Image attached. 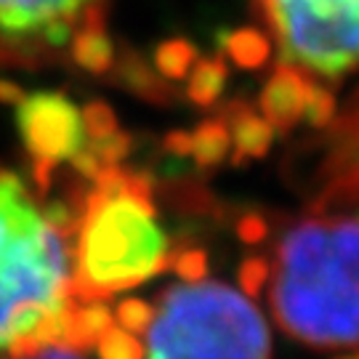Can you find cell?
<instances>
[{
	"label": "cell",
	"mask_w": 359,
	"mask_h": 359,
	"mask_svg": "<svg viewBox=\"0 0 359 359\" xmlns=\"http://www.w3.org/2000/svg\"><path fill=\"white\" fill-rule=\"evenodd\" d=\"M72 226L65 203L40 205L25 181L0 168V359L67 348L77 306Z\"/></svg>",
	"instance_id": "6da1fadb"
},
{
	"label": "cell",
	"mask_w": 359,
	"mask_h": 359,
	"mask_svg": "<svg viewBox=\"0 0 359 359\" xmlns=\"http://www.w3.org/2000/svg\"><path fill=\"white\" fill-rule=\"evenodd\" d=\"M283 65L335 83L359 69V0H250Z\"/></svg>",
	"instance_id": "5b68a950"
},
{
	"label": "cell",
	"mask_w": 359,
	"mask_h": 359,
	"mask_svg": "<svg viewBox=\"0 0 359 359\" xmlns=\"http://www.w3.org/2000/svg\"><path fill=\"white\" fill-rule=\"evenodd\" d=\"M154 62L163 77H184L194 65V48L187 40H168L157 48Z\"/></svg>",
	"instance_id": "2e32d148"
},
{
	"label": "cell",
	"mask_w": 359,
	"mask_h": 359,
	"mask_svg": "<svg viewBox=\"0 0 359 359\" xmlns=\"http://www.w3.org/2000/svg\"><path fill=\"white\" fill-rule=\"evenodd\" d=\"M264 287L293 341L317 351L359 346V208L314 203L277 240Z\"/></svg>",
	"instance_id": "7a4b0ae2"
},
{
	"label": "cell",
	"mask_w": 359,
	"mask_h": 359,
	"mask_svg": "<svg viewBox=\"0 0 359 359\" xmlns=\"http://www.w3.org/2000/svg\"><path fill=\"white\" fill-rule=\"evenodd\" d=\"M83 112V126H86V136L88 139H99V136H107L117 128L115 112L102 102H90Z\"/></svg>",
	"instance_id": "ac0fdd59"
},
{
	"label": "cell",
	"mask_w": 359,
	"mask_h": 359,
	"mask_svg": "<svg viewBox=\"0 0 359 359\" xmlns=\"http://www.w3.org/2000/svg\"><path fill=\"white\" fill-rule=\"evenodd\" d=\"M67 48L72 53V62L90 75H102L115 62V48H112V40L107 35L104 25L86 27V29L75 32V38L69 40Z\"/></svg>",
	"instance_id": "30bf717a"
},
{
	"label": "cell",
	"mask_w": 359,
	"mask_h": 359,
	"mask_svg": "<svg viewBox=\"0 0 359 359\" xmlns=\"http://www.w3.org/2000/svg\"><path fill=\"white\" fill-rule=\"evenodd\" d=\"M226 51H229V56L237 65L250 69V67H261L269 59L271 43H269V38H266L264 32H258V29H240V32H234L229 38Z\"/></svg>",
	"instance_id": "4fadbf2b"
},
{
	"label": "cell",
	"mask_w": 359,
	"mask_h": 359,
	"mask_svg": "<svg viewBox=\"0 0 359 359\" xmlns=\"http://www.w3.org/2000/svg\"><path fill=\"white\" fill-rule=\"evenodd\" d=\"M75 210L72 290L77 304L107 301L170 266V243L142 173L104 168Z\"/></svg>",
	"instance_id": "3957f363"
},
{
	"label": "cell",
	"mask_w": 359,
	"mask_h": 359,
	"mask_svg": "<svg viewBox=\"0 0 359 359\" xmlns=\"http://www.w3.org/2000/svg\"><path fill=\"white\" fill-rule=\"evenodd\" d=\"M226 128L231 136V147H234V157L237 160H250V157H261L266 154L271 144V126L253 109H248L245 104H231L229 117H224Z\"/></svg>",
	"instance_id": "9c48e42d"
},
{
	"label": "cell",
	"mask_w": 359,
	"mask_h": 359,
	"mask_svg": "<svg viewBox=\"0 0 359 359\" xmlns=\"http://www.w3.org/2000/svg\"><path fill=\"white\" fill-rule=\"evenodd\" d=\"M22 96H25V93H22V88H19L16 83H11V80H3V77H0V102L16 104Z\"/></svg>",
	"instance_id": "7402d4cb"
},
{
	"label": "cell",
	"mask_w": 359,
	"mask_h": 359,
	"mask_svg": "<svg viewBox=\"0 0 359 359\" xmlns=\"http://www.w3.org/2000/svg\"><path fill=\"white\" fill-rule=\"evenodd\" d=\"M144 359H271L264 314L216 280H184L152 306Z\"/></svg>",
	"instance_id": "277c9868"
},
{
	"label": "cell",
	"mask_w": 359,
	"mask_h": 359,
	"mask_svg": "<svg viewBox=\"0 0 359 359\" xmlns=\"http://www.w3.org/2000/svg\"><path fill=\"white\" fill-rule=\"evenodd\" d=\"M170 266H176L184 280H203L205 277V253L203 250H181L170 256Z\"/></svg>",
	"instance_id": "d6986e66"
},
{
	"label": "cell",
	"mask_w": 359,
	"mask_h": 359,
	"mask_svg": "<svg viewBox=\"0 0 359 359\" xmlns=\"http://www.w3.org/2000/svg\"><path fill=\"white\" fill-rule=\"evenodd\" d=\"M25 359H83V357H77L72 348L48 346V348H43V351H35L32 357H25Z\"/></svg>",
	"instance_id": "44dd1931"
},
{
	"label": "cell",
	"mask_w": 359,
	"mask_h": 359,
	"mask_svg": "<svg viewBox=\"0 0 359 359\" xmlns=\"http://www.w3.org/2000/svg\"><path fill=\"white\" fill-rule=\"evenodd\" d=\"M104 25V0H0V67H40L86 27Z\"/></svg>",
	"instance_id": "8992f818"
},
{
	"label": "cell",
	"mask_w": 359,
	"mask_h": 359,
	"mask_svg": "<svg viewBox=\"0 0 359 359\" xmlns=\"http://www.w3.org/2000/svg\"><path fill=\"white\" fill-rule=\"evenodd\" d=\"M317 83L320 80H311L280 62L261 90V117L269 123L271 130H290L301 120H306L309 99Z\"/></svg>",
	"instance_id": "ba28073f"
},
{
	"label": "cell",
	"mask_w": 359,
	"mask_h": 359,
	"mask_svg": "<svg viewBox=\"0 0 359 359\" xmlns=\"http://www.w3.org/2000/svg\"><path fill=\"white\" fill-rule=\"evenodd\" d=\"M229 149H231V136L226 123H224V117L208 120L194 133H189V152L194 154V160L200 165H216L221 160H226Z\"/></svg>",
	"instance_id": "8fae6325"
},
{
	"label": "cell",
	"mask_w": 359,
	"mask_h": 359,
	"mask_svg": "<svg viewBox=\"0 0 359 359\" xmlns=\"http://www.w3.org/2000/svg\"><path fill=\"white\" fill-rule=\"evenodd\" d=\"M120 75H123V80H126L128 88H133L136 93H142V96H149V99H154V96H168V93H170L168 86H163L160 75L149 72V69L142 65V59H139L136 53H128V56L123 59Z\"/></svg>",
	"instance_id": "9a60e30c"
},
{
	"label": "cell",
	"mask_w": 359,
	"mask_h": 359,
	"mask_svg": "<svg viewBox=\"0 0 359 359\" xmlns=\"http://www.w3.org/2000/svg\"><path fill=\"white\" fill-rule=\"evenodd\" d=\"M112 317H115V325H120L123 330H128V333H144L149 320H152V306L139 301V298H128V301H123L117 306V311Z\"/></svg>",
	"instance_id": "e0dca14e"
},
{
	"label": "cell",
	"mask_w": 359,
	"mask_h": 359,
	"mask_svg": "<svg viewBox=\"0 0 359 359\" xmlns=\"http://www.w3.org/2000/svg\"><path fill=\"white\" fill-rule=\"evenodd\" d=\"M224 86H226V67L218 59H203L189 69V99L194 104L203 107L213 104L216 96H221Z\"/></svg>",
	"instance_id": "7c38bea8"
},
{
	"label": "cell",
	"mask_w": 359,
	"mask_h": 359,
	"mask_svg": "<svg viewBox=\"0 0 359 359\" xmlns=\"http://www.w3.org/2000/svg\"><path fill=\"white\" fill-rule=\"evenodd\" d=\"M93 348L102 359H144V344L136 338V333L123 330L120 325H112Z\"/></svg>",
	"instance_id": "5bb4252c"
},
{
	"label": "cell",
	"mask_w": 359,
	"mask_h": 359,
	"mask_svg": "<svg viewBox=\"0 0 359 359\" xmlns=\"http://www.w3.org/2000/svg\"><path fill=\"white\" fill-rule=\"evenodd\" d=\"M338 359H359V351H348V354H344V357H338Z\"/></svg>",
	"instance_id": "603a6c76"
},
{
	"label": "cell",
	"mask_w": 359,
	"mask_h": 359,
	"mask_svg": "<svg viewBox=\"0 0 359 359\" xmlns=\"http://www.w3.org/2000/svg\"><path fill=\"white\" fill-rule=\"evenodd\" d=\"M240 283H243L245 293H258L264 283H266V261L264 258H250L245 261L243 269H240Z\"/></svg>",
	"instance_id": "ffe728a7"
},
{
	"label": "cell",
	"mask_w": 359,
	"mask_h": 359,
	"mask_svg": "<svg viewBox=\"0 0 359 359\" xmlns=\"http://www.w3.org/2000/svg\"><path fill=\"white\" fill-rule=\"evenodd\" d=\"M16 128L32 157L40 189H48L53 168L72 160L88 144L83 112L65 93L38 90L22 96L16 102Z\"/></svg>",
	"instance_id": "52a82bcc"
}]
</instances>
